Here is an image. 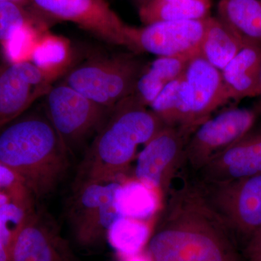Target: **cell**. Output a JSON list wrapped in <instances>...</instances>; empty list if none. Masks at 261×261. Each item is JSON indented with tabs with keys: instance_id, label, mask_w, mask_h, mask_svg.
I'll list each match as a JSON object with an SVG mask.
<instances>
[{
	"instance_id": "6da1fadb",
	"label": "cell",
	"mask_w": 261,
	"mask_h": 261,
	"mask_svg": "<svg viewBox=\"0 0 261 261\" xmlns=\"http://www.w3.org/2000/svg\"><path fill=\"white\" fill-rule=\"evenodd\" d=\"M147 245L150 261H243L237 240L200 182L173 186Z\"/></svg>"
},
{
	"instance_id": "7a4b0ae2",
	"label": "cell",
	"mask_w": 261,
	"mask_h": 261,
	"mask_svg": "<svg viewBox=\"0 0 261 261\" xmlns=\"http://www.w3.org/2000/svg\"><path fill=\"white\" fill-rule=\"evenodd\" d=\"M70 155L43 107L0 127V162L18 173L37 202L64 181Z\"/></svg>"
},
{
	"instance_id": "3957f363",
	"label": "cell",
	"mask_w": 261,
	"mask_h": 261,
	"mask_svg": "<svg viewBox=\"0 0 261 261\" xmlns=\"http://www.w3.org/2000/svg\"><path fill=\"white\" fill-rule=\"evenodd\" d=\"M166 126L132 94L117 104L100 127L77 168L73 185L123 178L139 146Z\"/></svg>"
},
{
	"instance_id": "277c9868",
	"label": "cell",
	"mask_w": 261,
	"mask_h": 261,
	"mask_svg": "<svg viewBox=\"0 0 261 261\" xmlns=\"http://www.w3.org/2000/svg\"><path fill=\"white\" fill-rule=\"evenodd\" d=\"M147 66L129 55L99 57L68 68L61 82L99 106L113 109L134 94Z\"/></svg>"
},
{
	"instance_id": "5b68a950",
	"label": "cell",
	"mask_w": 261,
	"mask_h": 261,
	"mask_svg": "<svg viewBox=\"0 0 261 261\" xmlns=\"http://www.w3.org/2000/svg\"><path fill=\"white\" fill-rule=\"evenodd\" d=\"M42 107L70 154L96 135L112 111L63 82L53 84L43 97Z\"/></svg>"
},
{
	"instance_id": "8992f818",
	"label": "cell",
	"mask_w": 261,
	"mask_h": 261,
	"mask_svg": "<svg viewBox=\"0 0 261 261\" xmlns=\"http://www.w3.org/2000/svg\"><path fill=\"white\" fill-rule=\"evenodd\" d=\"M44 20L70 22L103 42L129 49L127 25L106 0H31Z\"/></svg>"
},
{
	"instance_id": "52a82bcc",
	"label": "cell",
	"mask_w": 261,
	"mask_h": 261,
	"mask_svg": "<svg viewBox=\"0 0 261 261\" xmlns=\"http://www.w3.org/2000/svg\"><path fill=\"white\" fill-rule=\"evenodd\" d=\"M197 127L165 126L137 158L136 179L166 197L185 162L187 143Z\"/></svg>"
},
{
	"instance_id": "ba28073f",
	"label": "cell",
	"mask_w": 261,
	"mask_h": 261,
	"mask_svg": "<svg viewBox=\"0 0 261 261\" xmlns=\"http://www.w3.org/2000/svg\"><path fill=\"white\" fill-rule=\"evenodd\" d=\"M200 182L237 241L245 243L261 227V174L219 183Z\"/></svg>"
},
{
	"instance_id": "9c48e42d",
	"label": "cell",
	"mask_w": 261,
	"mask_h": 261,
	"mask_svg": "<svg viewBox=\"0 0 261 261\" xmlns=\"http://www.w3.org/2000/svg\"><path fill=\"white\" fill-rule=\"evenodd\" d=\"M259 112L231 108L206 120L196 128L187 143L185 164L199 171L255 126Z\"/></svg>"
},
{
	"instance_id": "30bf717a",
	"label": "cell",
	"mask_w": 261,
	"mask_h": 261,
	"mask_svg": "<svg viewBox=\"0 0 261 261\" xmlns=\"http://www.w3.org/2000/svg\"><path fill=\"white\" fill-rule=\"evenodd\" d=\"M60 75L29 61L0 66V127L23 115L36 100L44 97Z\"/></svg>"
},
{
	"instance_id": "8fae6325",
	"label": "cell",
	"mask_w": 261,
	"mask_h": 261,
	"mask_svg": "<svg viewBox=\"0 0 261 261\" xmlns=\"http://www.w3.org/2000/svg\"><path fill=\"white\" fill-rule=\"evenodd\" d=\"M10 261H82L63 238L56 220L36 207L10 247Z\"/></svg>"
},
{
	"instance_id": "7c38bea8",
	"label": "cell",
	"mask_w": 261,
	"mask_h": 261,
	"mask_svg": "<svg viewBox=\"0 0 261 261\" xmlns=\"http://www.w3.org/2000/svg\"><path fill=\"white\" fill-rule=\"evenodd\" d=\"M206 19L154 22L141 28L130 25L129 49L134 53H148L158 57L199 51Z\"/></svg>"
},
{
	"instance_id": "4fadbf2b",
	"label": "cell",
	"mask_w": 261,
	"mask_h": 261,
	"mask_svg": "<svg viewBox=\"0 0 261 261\" xmlns=\"http://www.w3.org/2000/svg\"><path fill=\"white\" fill-rule=\"evenodd\" d=\"M198 172L203 183H219L261 174V126H254Z\"/></svg>"
},
{
	"instance_id": "5bb4252c",
	"label": "cell",
	"mask_w": 261,
	"mask_h": 261,
	"mask_svg": "<svg viewBox=\"0 0 261 261\" xmlns=\"http://www.w3.org/2000/svg\"><path fill=\"white\" fill-rule=\"evenodd\" d=\"M184 78L190 92L191 121L195 126H200L216 110L229 102L221 70L199 53L190 60Z\"/></svg>"
},
{
	"instance_id": "9a60e30c",
	"label": "cell",
	"mask_w": 261,
	"mask_h": 261,
	"mask_svg": "<svg viewBox=\"0 0 261 261\" xmlns=\"http://www.w3.org/2000/svg\"><path fill=\"white\" fill-rule=\"evenodd\" d=\"M221 72L230 101L259 97L260 44L247 43Z\"/></svg>"
},
{
	"instance_id": "2e32d148",
	"label": "cell",
	"mask_w": 261,
	"mask_h": 261,
	"mask_svg": "<svg viewBox=\"0 0 261 261\" xmlns=\"http://www.w3.org/2000/svg\"><path fill=\"white\" fill-rule=\"evenodd\" d=\"M121 182L122 179L96 180L72 185L67 207V218L72 235L78 232L106 202L114 197Z\"/></svg>"
},
{
	"instance_id": "e0dca14e",
	"label": "cell",
	"mask_w": 261,
	"mask_h": 261,
	"mask_svg": "<svg viewBox=\"0 0 261 261\" xmlns=\"http://www.w3.org/2000/svg\"><path fill=\"white\" fill-rule=\"evenodd\" d=\"M198 53L159 57L147 65L137 82L133 95L149 108L168 84L184 75L190 60Z\"/></svg>"
},
{
	"instance_id": "ac0fdd59",
	"label": "cell",
	"mask_w": 261,
	"mask_h": 261,
	"mask_svg": "<svg viewBox=\"0 0 261 261\" xmlns=\"http://www.w3.org/2000/svg\"><path fill=\"white\" fill-rule=\"evenodd\" d=\"M246 44L217 17L210 16L205 20L199 55L215 68L221 70Z\"/></svg>"
},
{
	"instance_id": "d6986e66",
	"label": "cell",
	"mask_w": 261,
	"mask_h": 261,
	"mask_svg": "<svg viewBox=\"0 0 261 261\" xmlns=\"http://www.w3.org/2000/svg\"><path fill=\"white\" fill-rule=\"evenodd\" d=\"M218 16L245 42L261 45V0H220Z\"/></svg>"
},
{
	"instance_id": "ffe728a7",
	"label": "cell",
	"mask_w": 261,
	"mask_h": 261,
	"mask_svg": "<svg viewBox=\"0 0 261 261\" xmlns=\"http://www.w3.org/2000/svg\"><path fill=\"white\" fill-rule=\"evenodd\" d=\"M149 108L166 126L198 127L192 123L190 92L184 75L168 84Z\"/></svg>"
},
{
	"instance_id": "44dd1931",
	"label": "cell",
	"mask_w": 261,
	"mask_h": 261,
	"mask_svg": "<svg viewBox=\"0 0 261 261\" xmlns=\"http://www.w3.org/2000/svg\"><path fill=\"white\" fill-rule=\"evenodd\" d=\"M211 0H178L166 3L147 2L139 15L145 25L159 21L204 20L210 17Z\"/></svg>"
},
{
	"instance_id": "7402d4cb",
	"label": "cell",
	"mask_w": 261,
	"mask_h": 261,
	"mask_svg": "<svg viewBox=\"0 0 261 261\" xmlns=\"http://www.w3.org/2000/svg\"><path fill=\"white\" fill-rule=\"evenodd\" d=\"M159 193L138 180L122 181L115 195L118 213L122 217L148 221L159 205Z\"/></svg>"
},
{
	"instance_id": "603a6c76",
	"label": "cell",
	"mask_w": 261,
	"mask_h": 261,
	"mask_svg": "<svg viewBox=\"0 0 261 261\" xmlns=\"http://www.w3.org/2000/svg\"><path fill=\"white\" fill-rule=\"evenodd\" d=\"M151 234L148 221L120 217L108 230L107 240L120 255L128 256L142 252Z\"/></svg>"
},
{
	"instance_id": "cb8c5ba5",
	"label": "cell",
	"mask_w": 261,
	"mask_h": 261,
	"mask_svg": "<svg viewBox=\"0 0 261 261\" xmlns=\"http://www.w3.org/2000/svg\"><path fill=\"white\" fill-rule=\"evenodd\" d=\"M32 58V62L42 69L63 75L69 68V43L64 38L45 34L36 44Z\"/></svg>"
},
{
	"instance_id": "d4e9b609",
	"label": "cell",
	"mask_w": 261,
	"mask_h": 261,
	"mask_svg": "<svg viewBox=\"0 0 261 261\" xmlns=\"http://www.w3.org/2000/svg\"><path fill=\"white\" fill-rule=\"evenodd\" d=\"M29 25L43 29L46 21L29 6L13 2H0V43L8 45Z\"/></svg>"
},
{
	"instance_id": "484cf974",
	"label": "cell",
	"mask_w": 261,
	"mask_h": 261,
	"mask_svg": "<svg viewBox=\"0 0 261 261\" xmlns=\"http://www.w3.org/2000/svg\"><path fill=\"white\" fill-rule=\"evenodd\" d=\"M36 205L27 207L15 201L10 200L0 206V243L8 249V251L15 237L23 227L29 214Z\"/></svg>"
},
{
	"instance_id": "4316f807",
	"label": "cell",
	"mask_w": 261,
	"mask_h": 261,
	"mask_svg": "<svg viewBox=\"0 0 261 261\" xmlns=\"http://www.w3.org/2000/svg\"><path fill=\"white\" fill-rule=\"evenodd\" d=\"M0 192H4L10 200L18 203L34 207L37 202L33 198L25 184L18 173L0 162Z\"/></svg>"
},
{
	"instance_id": "83f0119b",
	"label": "cell",
	"mask_w": 261,
	"mask_h": 261,
	"mask_svg": "<svg viewBox=\"0 0 261 261\" xmlns=\"http://www.w3.org/2000/svg\"><path fill=\"white\" fill-rule=\"evenodd\" d=\"M243 257L248 261H261V227L244 243Z\"/></svg>"
},
{
	"instance_id": "f1b7e54d",
	"label": "cell",
	"mask_w": 261,
	"mask_h": 261,
	"mask_svg": "<svg viewBox=\"0 0 261 261\" xmlns=\"http://www.w3.org/2000/svg\"><path fill=\"white\" fill-rule=\"evenodd\" d=\"M0 261H10V252L1 243H0Z\"/></svg>"
},
{
	"instance_id": "f546056e",
	"label": "cell",
	"mask_w": 261,
	"mask_h": 261,
	"mask_svg": "<svg viewBox=\"0 0 261 261\" xmlns=\"http://www.w3.org/2000/svg\"><path fill=\"white\" fill-rule=\"evenodd\" d=\"M0 2H13L18 4L23 5V6H29L31 0H0Z\"/></svg>"
},
{
	"instance_id": "4dcf8cb0",
	"label": "cell",
	"mask_w": 261,
	"mask_h": 261,
	"mask_svg": "<svg viewBox=\"0 0 261 261\" xmlns=\"http://www.w3.org/2000/svg\"><path fill=\"white\" fill-rule=\"evenodd\" d=\"M10 197L4 192H0V206L4 205L6 202H9Z\"/></svg>"
},
{
	"instance_id": "1f68e13d",
	"label": "cell",
	"mask_w": 261,
	"mask_h": 261,
	"mask_svg": "<svg viewBox=\"0 0 261 261\" xmlns=\"http://www.w3.org/2000/svg\"><path fill=\"white\" fill-rule=\"evenodd\" d=\"M178 1V0H148L147 2H150V3H166V2H173ZM147 3V2H146Z\"/></svg>"
},
{
	"instance_id": "d6a6232c",
	"label": "cell",
	"mask_w": 261,
	"mask_h": 261,
	"mask_svg": "<svg viewBox=\"0 0 261 261\" xmlns=\"http://www.w3.org/2000/svg\"><path fill=\"white\" fill-rule=\"evenodd\" d=\"M135 1L137 2V3H139V5H140V7L141 5L145 4L146 2L148 1V0H135Z\"/></svg>"
},
{
	"instance_id": "836d02e7",
	"label": "cell",
	"mask_w": 261,
	"mask_h": 261,
	"mask_svg": "<svg viewBox=\"0 0 261 261\" xmlns=\"http://www.w3.org/2000/svg\"><path fill=\"white\" fill-rule=\"evenodd\" d=\"M259 97H260V102H261V80H260V94H259ZM260 111H261V104H260Z\"/></svg>"
}]
</instances>
